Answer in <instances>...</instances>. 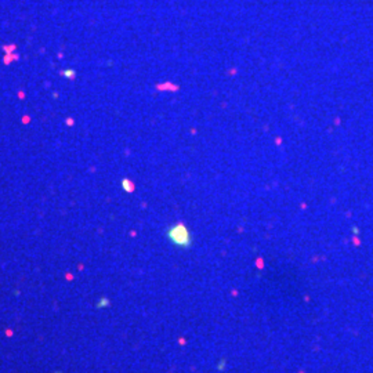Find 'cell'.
Here are the masks:
<instances>
[{"instance_id": "1", "label": "cell", "mask_w": 373, "mask_h": 373, "mask_svg": "<svg viewBox=\"0 0 373 373\" xmlns=\"http://www.w3.org/2000/svg\"><path fill=\"white\" fill-rule=\"evenodd\" d=\"M169 236H170L171 241L177 245H186L188 243V232L182 225L174 227L169 232Z\"/></svg>"}, {"instance_id": "2", "label": "cell", "mask_w": 373, "mask_h": 373, "mask_svg": "<svg viewBox=\"0 0 373 373\" xmlns=\"http://www.w3.org/2000/svg\"><path fill=\"white\" fill-rule=\"evenodd\" d=\"M122 185H123V188L126 189V191H129V192H130V191H133V184H131V181H130V180H126V178H124L123 181H122Z\"/></svg>"}, {"instance_id": "3", "label": "cell", "mask_w": 373, "mask_h": 373, "mask_svg": "<svg viewBox=\"0 0 373 373\" xmlns=\"http://www.w3.org/2000/svg\"><path fill=\"white\" fill-rule=\"evenodd\" d=\"M62 75H64L65 78H69V79H73L75 76H76L75 70H72V69H66V70H64V72H62Z\"/></svg>"}]
</instances>
